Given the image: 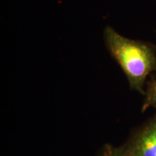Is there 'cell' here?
Listing matches in <instances>:
<instances>
[{"label": "cell", "mask_w": 156, "mask_h": 156, "mask_svg": "<svg viewBox=\"0 0 156 156\" xmlns=\"http://www.w3.org/2000/svg\"><path fill=\"white\" fill-rule=\"evenodd\" d=\"M102 156H128L125 151L122 149H118L111 146L106 147V150L103 152Z\"/></svg>", "instance_id": "277c9868"}, {"label": "cell", "mask_w": 156, "mask_h": 156, "mask_svg": "<svg viewBox=\"0 0 156 156\" xmlns=\"http://www.w3.org/2000/svg\"><path fill=\"white\" fill-rule=\"evenodd\" d=\"M151 107L156 108V80L150 84L147 93H145V99L142 105V111Z\"/></svg>", "instance_id": "3957f363"}, {"label": "cell", "mask_w": 156, "mask_h": 156, "mask_svg": "<svg viewBox=\"0 0 156 156\" xmlns=\"http://www.w3.org/2000/svg\"><path fill=\"white\" fill-rule=\"evenodd\" d=\"M128 156H156V123H150L124 150Z\"/></svg>", "instance_id": "7a4b0ae2"}, {"label": "cell", "mask_w": 156, "mask_h": 156, "mask_svg": "<svg viewBox=\"0 0 156 156\" xmlns=\"http://www.w3.org/2000/svg\"><path fill=\"white\" fill-rule=\"evenodd\" d=\"M154 120H155V123H156V116H155V119H154Z\"/></svg>", "instance_id": "5b68a950"}, {"label": "cell", "mask_w": 156, "mask_h": 156, "mask_svg": "<svg viewBox=\"0 0 156 156\" xmlns=\"http://www.w3.org/2000/svg\"><path fill=\"white\" fill-rule=\"evenodd\" d=\"M106 47L119 64L132 90L145 95L144 85L147 77L156 71V47L141 41L121 36L107 26L104 30Z\"/></svg>", "instance_id": "6da1fadb"}]
</instances>
